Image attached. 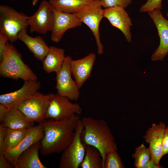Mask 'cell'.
Returning <instances> with one entry per match:
<instances>
[{
    "mask_svg": "<svg viewBox=\"0 0 168 168\" xmlns=\"http://www.w3.org/2000/svg\"><path fill=\"white\" fill-rule=\"evenodd\" d=\"M5 127L2 123L0 125V155L3 154L5 151L4 144Z\"/></svg>",
    "mask_w": 168,
    "mask_h": 168,
    "instance_id": "31",
    "label": "cell"
},
{
    "mask_svg": "<svg viewBox=\"0 0 168 168\" xmlns=\"http://www.w3.org/2000/svg\"><path fill=\"white\" fill-rule=\"evenodd\" d=\"M103 17L107 18L112 26L123 33L128 42L131 41L130 29L133 24L128 13L124 8L121 7L105 8Z\"/></svg>",
    "mask_w": 168,
    "mask_h": 168,
    "instance_id": "16",
    "label": "cell"
},
{
    "mask_svg": "<svg viewBox=\"0 0 168 168\" xmlns=\"http://www.w3.org/2000/svg\"><path fill=\"white\" fill-rule=\"evenodd\" d=\"M84 145L85 154L80 167L82 168H103L102 156L99 150L93 146Z\"/></svg>",
    "mask_w": 168,
    "mask_h": 168,
    "instance_id": "23",
    "label": "cell"
},
{
    "mask_svg": "<svg viewBox=\"0 0 168 168\" xmlns=\"http://www.w3.org/2000/svg\"><path fill=\"white\" fill-rule=\"evenodd\" d=\"M22 87L18 90L0 96V103L9 110L17 108L21 103L38 91L41 86L39 81H24Z\"/></svg>",
    "mask_w": 168,
    "mask_h": 168,
    "instance_id": "11",
    "label": "cell"
},
{
    "mask_svg": "<svg viewBox=\"0 0 168 168\" xmlns=\"http://www.w3.org/2000/svg\"><path fill=\"white\" fill-rule=\"evenodd\" d=\"M132 156L134 159V165L136 168H143L151 159L149 149L143 143L135 148V152L132 154Z\"/></svg>",
    "mask_w": 168,
    "mask_h": 168,
    "instance_id": "25",
    "label": "cell"
},
{
    "mask_svg": "<svg viewBox=\"0 0 168 168\" xmlns=\"http://www.w3.org/2000/svg\"><path fill=\"white\" fill-rule=\"evenodd\" d=\"M72 59L69 55L65 56L61 69L56 73L55 88L58 95L76 101L79 97L80 89L71 76L70 63Z\"/></svg>",
    "mask_w": 168,
    "mask_h": 168,
    "instance_id": "8",
    "label": "cell"
},
{
    "mask_svg": "<svg viewBox=\"0 0 168 168\" xmlns=\"http://www.w3.org/2000/svg\"><path fill=\"white\" fill-rule=\"evenodd\" d=\"M8 40L7 37L0 32V62L3 58Z\"/></svg>",
    "mask_w": 168,
    "mask_h": 168,
    "instance_id": "29",
    "label": "cell"
},
{
    "mask_svg": "<svg viewBox=\"0 0 168 168\" xmlns=\"http://www.w3.org/2000/svg\"><path fill=\"white\" fill-rule=\"evenodd\" d=\"M166 127L162 122L158 124L153 123L143 137L149 145L148 148L151 153V159L157 165H160V161L163 156L162 141Z\"/></svg>",
    "mask_w": 168,
    "mask_h": 168,
    "instance_id": "14",
    "label": "cell"
},
{
    "mask_svg": "<svg viewBox=\"0 0 168 168\" xmlns=\"http://www.w3.org/2000/svg\"><path fill=\"white\" fill-rule=\"evenodd\" d=\"M54 23L51 31V39L58 43L68 30L81 26L82 23L75 14L68 13L53 9Z\"/></svg>",
    "mask_w": 168,
    "mask_h": 168,
    "instance_id": "13",
    "label": "cell"
},
{
    "mask_svg": "<svg viewBox=\"0 0 168 168\" xmlns=\"http://www.w3.org/2000/svg\"><path fill=\"white\" fill-rule=\"evenodd\" d=\"M162 168L160 165H156L152 159H151L145 165L143 168Z\"/></svg>",
    "mask_w": 168,
    "mask_h": 168,
    "instance_id": "34",
    "label": "cell"
},
{
    "mask_svg": "<svg viewBox=\"0 0 168 168\" xmlns=\"http://www.w3.org/2000/svg\"><path fill=\"white\" fill-rule=\"evenodd\" d=\"M38 0H33L32 4L33 5H35L37 3Z\"/></svg>",
    "mask_w": 168,
    "mask_h": 168,
    "instance_id": "35",
    "label": "cell"
},
{
    "mask_svg": "<svg viewBox=\"0 0 168 168\" xmlns=\"http://www.w3.org/2000/svg\"><path fill=\"white\" fill-rule=\"evenodd\" d=\"M103 13L100 0H94L75 14L80 21L86 25L92 31L99 54L103 53L104 46L100 40L99 29L100 23L104 17Z\"/></svg>",
    "mask_w": 168,
    "mask_h": 168,
    "instance_id": "5",
    "label": "cell"
},
{
    "mask_svg": "<svg viewBox=\"0 0 168 168\" xmlns=\"http://www.w3.org/2000/svg\"><path fill=\"white\" fill-rule=\"evenodd\" d=\"M0 75L15 80H37L35 74L23 61L21 54L12 43L8 42L0 63Z\"/></svg>",
    "mask_w": 168,
    "mask_h": 168,
    "instance_id": "3",
    "label": "cell"
},
{
    "mask_svg": "<svg viewBox=\"0 0 168 168\" xmlns=\"http://www.w3.org/2000/svg\"><path fill=\"white\" fill-rule=\"evenodd\" d=\"M94 0H49L53 8L63 12L75 14Z\"/></svg>",
    "mask_w": 168,
    "mask_h": 168,
    "instance_id": "22",
    "label": "cell"
},
{
    "mask_svg": "<svg viewBox=\"0 0 168 168\" xmlns=\"http://www.w3.org/2000/svg\"><path fill=\"white\" fill-rule=\"evenodd\" d=\"M80 119L79 115L60 120H46L39 124L44 135L40 150L44 155L60 153L71 143Z\"/></svg>",
    "mask_w": 168,
    "mask_h": 168,
    "instance_id": "1",
    "label": "cell"
},
{
    "mask_svg": "<svg viewBox=\"0 0 168 168\" xmlns=\"http://www.w3.org/2000/svg\"><path fill=\"white\" fill-rule=\"evenodd\" d=\"M29 129H12L5 127L4 152L16 146L25 137Z\"/></svg>",
    "mask_w": 168,
    "mask_h": 168,
    "instance_id": "24",
    "label": "cell"
},
{
    "mask_svg": "<svg viewBox=\"0 0 168 168\" xmlns=\"http://www.w3.org/2000/svg\"><path fill=\"white\" fill-rule=\"evenodd\" d=\"M96 59L95 54L90 53L82 58L71 60V72L79 89L91 76Z\"/></svg>",
    "mask_w": 168,
    "mask_h": 168,
    "instance_id": "17",
    "label": "cell"
},
{
    "mask_svg": "<svg viewBox=\"0 0 168 168\" xmlns=\"http://www.w3.org/2000/svg\"><path fill=\"white\" fill-rule=\"evenodd\" d=\"M65 57L64 49L50 46L49 51L42 62L43 69L48 73H58L61 69Z\"/></svg>",
    "mask_w": 168,
    "mask_h": 168,
    "instance_id": "20",
    "label": "cell"
},
{
    "mask_svg": "<svg viewBox=\"0 0 168 168\" xmlns=\"http://www.w3.org/2000/svg\"><path fill=\"white\" fill-rule=\"evenodd\" d=\"M26 30H23L19 34L18 39L26 46L35 57L43 62L49 51V47L41 36L31 37L27 34Z\"/></svg>",
    "mask_w": 168,
    "mask_h": 168,
    "instance_id": "18",
    "label": "cell"
},
{
    "mask_svg": "<svg viewBox=\"0 0 168 168\" xmlns=\"http://www.w3.org/2000/svg\"><path fill=\"white\" fill-rule=\"evenodd\" d=\"M81 120L83 126L80 134L81 141L83 144L93 146L99 150L102 156L103 168L107 151L111 148L117 150L114 137L104 120L85 117Z\"/></svg>",
    "mask_w": 168,
    "mask_h": 168,
    "instance_id": "2",
    "label": "cell"
},
{
    "mask_svg": "<svg viewBox=\"0 0 168 168\" xmlns=\"http://www.w3.org/2000/svg\"><path fill=\"white\" fill-rule=\"evenodd\" d=\"M124 167V166L117 150L113 148L109 149L106 154L103 168Z\"/></svg>",
    "mask_w": 168,
    "mask_h": 168,
    "instance_id": "26",
    "label": "cell"
},
{
    "mask_svg": "<svg viewBox=\"0 0 168 168\" xmlns=\"http://www.w3.org/2000/svg\"><path fill=\"white\" fill-rule=\"evenodd\" d=\"M28 16L7 5L0 6V32L6 35L11 43L18 39L19 34L27 30Z\"/></svg>",
    "mask_w": 168,
    "mask_h": 168,
    "instance_id": "4",
    "label": "cell"
},
{
    "mask_svg": "<svg viewBox=\"0 0 168 168\" xmlns=\"http://www.w3.org/2000/svg\"><path fill=\"white\" fill-rule=\"evenodd\" d=\"M54 23L53 8L49 1L44 0L32 16H28V23L31 33L45 35L51 31Z\"/></svg>",
    "mask_w": 168,
    "mask_h": 168,
    "instance_id": "10",
    "label": "cell"
},
{
    "mask_svg": "<svg viewBox=\"0 0 168 168\" xmlns=\"http://www.w3.org/2000/svg\"><path fill=\"white\" fill-rule=\"evenodd\" d=\"M2 123L7 128L22 129L34 126V122L27 118L17 108L9 110Z\"/></svg>",
    "mask_w": 168,
    "mask_h": 168,
    "instance_id": "21",
    "label": "cell"
},
{
    "mask_svg": "<svg viewBox=\"0 0 168 168\" xmlns=\"http://www.w3.org/2000/svg\"><path fill=\"white\" fill-rule=\"evenodd\" d=\"M162 155L168 154V125L166 127L162 138Z\"/></svg>",
    "mask_w": 168,
    "mask_h": 168,
    "instance_id": "30",
    "label": "cell"
},
{
    "mask_svg": "<svg viewBox=\"0 0 168 168\" xmlns=\"http://www.w3.org/2000/svg\"><path fill=\"white\" fill-rule=\"evenodd\" d=\"M162 0H147L144 4L142 5L139 9L141 12H148L155 9L161 10L162 7Z\"/></svg>",
    "mask_w": 168,
    "mask_h": 168,
    "instance_id": "28",
    "label": "cell"
},
{
    "mask_svg": "<svg viewBox=\"0 0 168 168\" xmlns=\"http://www.w3.org/2000/svg\"><path fill=\"white\" fill-rule=\"evenodd\" d=\"M53 94L38 91L17 108L29 119L40 124L46 119L47 111Z\"/></svg>",
    "mask_w": 168,
    "mask_h": 168,
    "instance_id": "6",
    "label": "cell"
},
{
    "mask_svg": "<svg viewBox=\"0 0 168 168\" xmlns=\"http://www.w3.org/2000/svg\"><path fill=\"white\" fill-rule=\"evenodd\" d=\"M9 109L3 105L0 104V122H2Z\"/></svg>",
    "mask_w": 168,
    "mask_h": 168,
    "instance_id": "33",
    "label": "cell"
},
{
    "mask_svg": "<svg viewBox=\"0 0 168 168\" xmlns=\"http://www.w3.org/2000/svg\"><path fill=\"white\" fill-rule=\"evenodd\" d=\"M148 13L152 20L160 38V44L152 55L151 60H162L168 54V20L164 17L159 9L149 11Z\"/></svg>",
    "mask_w": 168,
    "mask_h": 168,
    "instance_id": "12",
    "label": "cell"
},
{
    "mask_svg": "<svg viewBox=\"0 0 168 168\" xmlns=\"http://www.w3.org/2000/svg\"><path fill=\"white\" fill-rule=\"evenodd\" d=\"M166 16H167V17L168 18V12L166 13Z\"/></svg>",
    "mask_w": 168,
    "mask_h": 168,
    "instance_id": "36",
    "label": "cell"
},
{
    "mask_svg": "<svg viewBox=\"0 0 168 168\" xmlns=\"http://www.w3.org/2000/svg\"><path fill=\"white\" fill-rule=\"evenodd\" d=\"M83 128L80 119L72 142L62 152L59 168H78L80 167L85 154V146L80 138L81 133Z\"/></svg>",
    "mask_w": 168,
    "mask_h": 168,
    "instance_id": "7",
    "label": "cell"
},
{
    "mask_svg": "<svg viewBox=\"0 0 168 168\" xmlns=\"http://www.w3.org/2000/svg\"><path fill=\"white\" fill-rule=\"evenodd\" d=\"M40 141H38L22 153L18 158L15 168H46L40 160L39 151Z\"/></svg>",
    "mask_w": 168,
    "mask_h": 168,
    "instance_id": "19",
    "label": "cell"
},
{
    "mask_svg": "<svg viewBox=\"0 0 168 168\" xmlns=\"http://www.w3.org/2000/svg\"><path fill=\"white\" fill-rule=\"evenodd\" d=\"M14 166L6 159L3 154L0 155V168H12Z\"/></svg>",
    "mask_w": 168,
    "mask_h": 168,
    "instance_id": "32",
    "label": "cell"
},
{
    "mask_svg": "<svg viewBox=\"0 0 168 168\" xmlns=\"http://www.w3.org/2000/svg\"><path fill=\"white\" fill-rule=\"evenodd\" d=\"M100 2L105 8L121 7L125 9L132 3L131 0H100Z\"/></svg>",
    "mask_w": 168,
    "mask_h": 168,
    "instance_id": "27",
    "label": "cell"
},
{
    "mask_svg": "<svg viewBox=\"0 0 168 168\" xmlns=\"http://www.w3.org/2000/svg\"><path fill=\"white\" fill-rule=\"evenodd\" d=\"M66 97L54 94L50 101L46 119L60 120L80 115L82 109L77 103H72Z\"/></svg>",
    "mask_w": 168,
    "mask_h": 168,
    "instance_id": "9",
    "label": "cell"
},
{
    "mask_svg": "<svg viewBox=\"0 0 168 168\" xmlns=\"http://www.w3.org/2000/svg\"><path fill=\"white\" fill-rule=\"evenodd\" d=\"M44 135L39 124L29 129L25 137L15 147L5 152L3 155L12 165L15 166L21 155L36 142L40 141Z\"/></svg>",
    "mask_w": 168,
    "mask_h": 168,
    "instance_id": "15",
    "label": "cell"
}]
</instances>
